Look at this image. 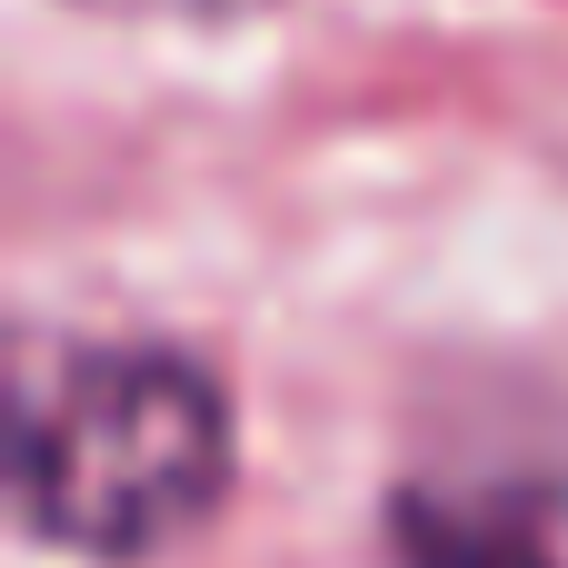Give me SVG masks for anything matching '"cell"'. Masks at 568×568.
I'll return each mask as SVG.
<instances>
[{
	"label": "cell",
	"instance_id": "2",
	"mask_svg": "<svg viewBox=\"0 0 568 568\" xmlns=\"http://www.w3.org/2000/svg\"><path fill=\"white\" fill-rule=\"evenodd\" d=\"M399 568H568V449L429 459L379 509Z\"/></svg>",
	"mask_w": 568,
	"mask_h": 568
},
{
	"label": "cell",
	"instance_id": "1",
	"mask_svg": "<svg viewBox=\"0 0 568 568\" xmlns=\"http://www.w3.org/2000/svg\"><path fill=\"white\" fill-rule=\"evenodd\" d=\"M240 479L210 359L140 329H30L10 369V529L50 559L140 568L190 549Z\"/></svg>",
	"mask_w": 568,
	"mask_h": 568
},
{
	"label": "cell",
	"instance_id": "3",
	"mask_svg": "<svg viewBox=\"0 0 568 568\" xmlns=\"http://www.w3.org/2000/svg\"><path fill=\"white\" fill-rule=\"evenodd\" d=\"M70 10H100V20H160V30H240L280 0H70Z\"/></svg>",
	"mask_w": 568,
	"mask_h": 568
}]
</instances>
